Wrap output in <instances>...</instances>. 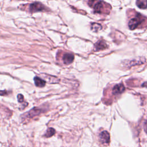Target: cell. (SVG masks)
Segmentation results:
<instances>
[{
    "label": "cell",
    "instance_id": "6da1fadb",
    "mask_svg": "<svg viewBox=\"0 0 147 147\" xmlns=\"http://www.w3.org/2000/svg\"><path fill=\"white\" fill-rule=\"evenodd\" d=\"M143 19L141 17V16L138 15L136 17L130 20L128 25L131 30H133L137 28V26L142 22Z\"/></svg>",
    "mask_w": 147,
    "mask_h": 147
},
{
    "label": "cell",
    "instance_id": "7a4b0ae2",
    "mask_svg": "<svg viewBox=\"0 0 147 147\" xmlns=\"http://www.w3.org/2000/svg\"><path fill=\"white\" fill-rule=\"evenodd\" d=\"M44 10H45V7L40 2H34L29 6V10L32 13L43 11Z\"/></svg>",
    "mask_w": 147,
    "mask_h": 147
},
{
    "label": "cell",
    "instance_id": "3957f363",
    "mask_svg": "<svg viewBox=\"0 0 147 147\" xmlns=\"http://www.w3.org/2000/svg\"><path fill=\"white\" fill-rule=\"evenodd\" d=\"M99 140L102 144H109L110 142V134L107 131H103L100 133Z\"/></svg>",
    "mask_w": 147,
    "mask_h": 147
},
{
    "label": "cell",
    "instance_id": "277c9868",
    "mask_svg": "<svg viewBox=\"0 0 147 147\" xmlns=\"http://www.w3.org/2000/svg\"><path fill=\"white\" fill-rule=\"evenodd\" d=\"M125 90L123 84H117L113 88V94L114 95H118L122 93Z\"/></svg>",
    "mask_w": 147,
    "mask_h": 147
},
{
    "label": "cell",
    "instance_id": "5b68a950",
    "mask_svg": "<svg viewBox=\"0 0 147 147\" xmlns=\"http://www.w3.org/2000/svg\"><path fill=\"white\" fill-rule=\"evenodd\" d=\"M74 59V56L69 53H66L64 54L63 56V61L65 64H69L72 63Z\"/></svg>",
    "mask_w": 147,
    "mask_h": 147
},
{
    "label": "cell",
    "instance_id": "8992f818",
    "mask_svg": "<svg viewBox=\"0 0 147 147\" xmlns=\"http://www.w3.org/2000/svg\"><path fill=\"white\" fill-rule=\"evenodd\" d=\"M94 10L95 12L98 13H100L103 8V6L105 5V2L103 1H97L95 4H92Z\"/></svg>",
    "mask_w": 147,
    "mask_h": 147
},
{
    "label": "cell",
    "instance_id": "52a82bcc",
    "mask_svg": "<svg viewBox=\"0 0 147 147\" xmlns=\"http://www.w3.org/2000/svg\"><path fill=\"white\" fill-rule=\"evenodd\" d=\"M107 48V45L106 43L103 40H99L95 44V49L96 51L103 50Z\"/></svg>",
    "mask_w": 147,
    "mask_h": 147
},
{
    "label": "cell",
    "instance_id": "ba28073f",
    "mask_svg": "<svg viewBox=\"0 0 147 147\" xmlns=\"http://www.w3.org/2000/svg\"><path fill=\"white\" fill-rule=\"evenodd\" d=\"M145 61V59L143 58V57H140L138 58V59H133L132 60H131L130 61H129V63L127 64L129 67H132L136 65H139L141 64H143L144 62Z\"/></svg>",
    "mask_w": 147,
    "mask_h": 147
},
{
    "label": "cell",
    "instance_id": "9c48e42d",
    "mask_svg": "<svg viewBox=\"0 0 147 147\" xmlns=\"http://www.w3.org/2000/svg\"><path fill=\"white\" fill-rule=\"evenodd\" d=\"M41 112H42V109H39V108H37V107H34L33 109L30 110V111L28 112V117H30V118H33V117L38 115Z\"/></svg>",
    "mask_w": 147,
    "mask_h": 147
},
{
    "label": "cell",
    "instance_id": "30bf717a",
    "mask_svg": "<svg viewBox=\"0 0 147 147\" xmlns=\"http://www.w3.org/2000/svg\"><path fill=\"white\" fill-rule=\"evenodd\" d=\"M34 82L35 85L38 87H42L45 86V83H46L45 80H44L43 79L37 76H35L34 78Z\"/></svg>",
    "mask_w": 147,
    "mask_h": 147
},
{
    "label": "cell",
    "instance_id": "8fae6325",
    "mask_svg": "<svg viewBox=\"0 0 147 147\" xmlns=\"http://www.w3.org/2000/svg\"><path fill=\"white\" fill-rule=\"evenodd\" d=\"M136 5L140 9H146L147 8V1H145V0L137 1Z\"/></svg>",
    "mask_w": 147,
    "mask_h": 147
},
{
    "label": "cell",
    "instance_id": "7c38bea8",
    "mask_svg": "<svg viewBox=\"0 0 147 147\" xmlns=\"http://www.w3.org/2000/svg\"><path fill=\"white\" fill-rule=\"evenodd\" d=\"M102 29V26L97 23H92L91 24V30L94 32H98Z\"/></svg>",
    "mask_w": 147,
    "mask_h": 147
},
{
    "label": "cell",
    "instance_id": "4fadbf2b",
    "mask_svg": "<svg viewBox=\"0 0 147 147\" xmlns=\"http://www.w3.org/2000/svg\"><path fill=\"white\" fill-rule=\"evenodd\" d=\"M55 133V129L53 128L50 127V128L48 129V130H47V132L44 136L46 137H52L53 135H54Z\"/></svg>",
    "mask_w": 147,
    "mask_h": 147
},
{
    "label": "cell",
    "instance_id": "5bb4252c",
    "mask_svg": "<svg viewBox=\"0 0 147 147\" xmlns=\"http://www.w3.org/2000/svg\"><path fill=\"white\" fill-rule=\"evenodd\" d=\"M17 99H18V102L20 103L24 102V96L21 94H18L17 95Z\"/></svg>",
    "mask_w": 147,
    "mask_h": 147
},
{
    "label": "cell",
    "instance_id": "9a60e30c",
    "mask_svg": "<svg viewBox=\"0 0 147 147\" xmlns=\"http://www.w3.org/2000/svg\"><path fill=\"white\" fill-rule=\"evenodd\" d=\"M144 129L145 133L147 134V121H145L144 123Z\"/></svg>",
    "mask_w": 147,
    "mask_h": 147
},
{
    "label": "cell",
    "instance_id": "2e32d148",
    "mask_svg": "<svg viewBox=\"0 0 147 147\" xmlns=\"http://www.w3.org/2000/svg\"><path fill=\"white\" fill-rule=\"evenodd\" d=\"M142 87H147V82H144V83L142 84Z\"/></svg>",
    "mask_w": 147,
    "mask_h": 147
}]
</instances>
